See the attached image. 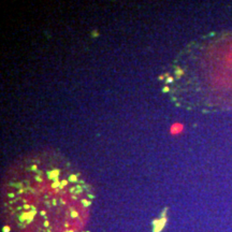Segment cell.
<instances>
[{"label": "cell", "instance_id": "1", "mask_svg": "<svg viewBox=\"0 0 232 232\" xmlns=\"http://www.w3.org/2000/svg\"><path fill=\"white\" fill-rule=\"evenodd\" d=\"M95 193L62 154H29L7 170L2 216L7 232H83Z\"/></svg>", "mask_w": 232, "mask_h": 232}, {"label": "cell", "instance_id": "2", "mask_svg": "<svg viewBox=\"0 0 232 232\" xmlns=\"http://www.w3.org/2000/svg\"><path fill=\"white\" fill-rule=\"evenodd\" d=\"M175 105L200 113L232 110V30L197 38L178 52L160 77Z\"/></svg>", "mask_w": 232, "mask_h": 232}]
</instances>
